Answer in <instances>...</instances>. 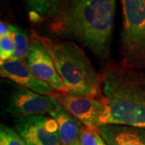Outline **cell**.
Instances as JSON below:
<instances>
[{
    "mask_svg": "<svg viewBox=\"0 0 145 145\" xmlns=\"http://www.w3.org/2000/svg\"><path fill=\"white\" fill-rule=\"evenodd\" d=\"M116 0H66L50 16L49 31L87 47L103 61L110 54Z\"/></svg>",
    "mask_w": 145,
    "mask_h": 145,
    "instance_id": "obj_1",
    "label": "cell"
},
{
    "mask_svg": "<svg viewBox=\"0 0 145 145\" xmlns=\"http://www.w3.org/2000/svg\"><path fill=\"white\" fill-rule=\"evenodd\" d=\"M102 94L106 105L102 125L145 129V75L122 64L109 65L102 75Z\"/></svg>",
    "mask_w": 145,
    "mask_h": 145,
    "instance_id": "obj_2",
    "label": "cell"
},
{
    "mask_svg": "<svg viewBox=\"0 0 145 145\" xmlns=\"http://www.w3.org/2000/svg\"><path fill=\"white\" fill-rule=\"evenodd\" d=\"M52 57L66 93L78 96H102L99 76L80 47L72 41H61L40 36Z\"/></svg>",
    "mask_w": 145,
    "mask_h": 145,
    "instance_id": "obj_3",
    "label": "cell"
},
{
    "mask_svg": "<svg viewBox=\"0 0 145 145\" xmlns=\"http://www.w3.org/2000/svg\"><path fill=\"white\" fill-rule=\"evenodd\" d=\"M122 65L140 70L145 69V0H121Z\"/></svg>",
    "mask_w": 145,
    "mask_h": 145,
    "instance_id": "obj_4",
    "label": "cell"
},
{
    "mask_svg": "<svg viewBox=\"0 0 145 145\" xmlns=\"http://www.w3.org/2000/svg\"><path fill=\"white\" fill-rule=\"evenodd\" d=\"M52 96L85 127L98 131L102 126L101 120L106 110L103 95L78 96L65 92H54Z\"/></svg>",
    "mask_w": 145,
    "mask_h": 145,
    "instance_id": "obj_5",
    "label": "cell"
},
{
    "mask_svg": "<svg viewBox=\"0 0 145 145\" xmlns=\"http://www.w3.org/2000/svg\"><path fill=\"white\" fill-rule=\"evenodd\" d=\"M24 62L36 78L50 86L55 92L66 93V88L56 69L51 54L40 36L36 33L31 34Z\"/></svg>",
    "mask_w": 145,
    "mask_h": 145,
    "instance_id": "obj_6",
    "label": "cell"
},
{
    "mask_svg": "<svg viewBox=\"0 0 145 145\" xmlns=\"http://www.w3.org/2000/svg\"><path fill=\"white\" fill-rule=\"evenodd\" d=\"M58 104L52 95H43L24 87H17L10 93L7 111L14 118L49 114Z\"/></svg>",
    "mask_w": 145,
    "mask_h": 145,
    "instance_id": "obj_7",
    "label": "cell"
},
{
    "mask_svg": "<svg viewBox=\"0 0 145 145\" xmlns=\"http://www.w3.org/2000/svg\"><path fill=\"white\" fill-rule=\"evenodd\" d=\"M16 129L27 145H61L58 125L44 114L17 119Z\"/></svg>",
    "mask_w": 145,
    "mask_h": 145,
    "instance_id": "obj_8",
    "label": "cell"
},
{
    "mask_svg": "<svg viewBox=\"0 0 145 145\" xmlns=\"http://www.w3.org/2000/svg\"><path fill=\"white\" fill-rule=\"evenodd\" d=\"M0 75L3 78L10 80L20 87L40 94L52 95L55 92L50 86L36 78L24 61L15 57L0 62Z\"/></svg>",
    "mask_w": 145,
    "mask_h": 145,
    "instance_id": "obj_9",
    "label": "cell"
},
{
    "mask_svg": "<svg viewBox=\"0 0 145 145\" xmlns=\"http://www.w3.org/2000/svg\"><path fill=\"white\" fill-rule=\"evenodd\" d=\"M97 131L107 145H145L144 128L108 123Z\"/></svg>",
    "mask_w": 145,
    "mask_h": 145,
    "instance_id": "obj_10",
    "label": "cell"
},
{
    "mask_svg": "<svg viewBox=\"0 0 145 145\" xmlns=\"http://www.w3.org/2000/svg\"><path fill=\"white\" fill-rule=\"evenodd\" d=\"M49 115L57 121L61 145H71L79 138L83 125L59 103Z\"/></svg>",
    "mask_w": 145,
    "mask_h": 145,
    "instance_id": "obj_11",
    "label": "cell"
},
{
    "mask_svg": "<svg viewBox=\"0 0 145 145\" xmlns=\"http://www.w3.org/2000/svg\"><path fill=\"white\" fill-rule=\"evenodd\" d=\"M9 28L11 31L15 44V58L24 61L28 52L30 40H28L26 31L18 26L9 24Z\"/></svg>",
    "mask_w": 145,
    "mask_h": 145,
    "instance_id": "obj_12",
    "label": "cell"
},
{
    "mask_svg": "<svg viewBox=\"0 0 145 145\" xmlns=\"http://www.w3.org/2000/svg\"><path fill=\"white\" fill-rule=\"evenodd\" d=\"M63 0H27L33 12L38 16H51L62 4Z\"/></svg>",
    "mask_w": 145,
    "mask_h": 145,
    "instance_id": "obj_13",
    "label": "cell"
},
{
    "mask_svg": "<svg viewBox=\"0 0 145 145\" xmlns=\"http://www.w3.org/2000/svg\"><path fill=\"white\" fill-rule=\"evenodd\" d=\"M0 145H27L17 131L4 124L0 126Z\"/></svg>",
    "mask_w": 145,
    "mask_h": 145,
    "instance_id": "obj_14",
    "label": "cell"
},
{
    "mask_svg": "<svg viewBox=\"0 0 145 145\" xmlns=\"http://www.w3.org/2000/svg\"><path fill=\"white\" fill-rule=\"evenodd\" d=\"M15 44L12 34L0 36V60L1 61H8L15 57Z\"/></svg>",
    "mask_w": 145,
    "mask_h": 145,
    "instance_id": "obj_15",
    "label": "cell"
},
{
    "mask_svg": "<svg viewBox=\"0 0 145 145\" xmlns=\"http://www.w3.org/2000/svg\"><path fill=\"white\" fill-rule=\"evenodd\" d=\"M99 136L97 131L88 129L83 126L79 135V140L82 145H99Z\"/></svg>",
    "mask_w": 145,
    "mask_h": 145,
    "instance_id": "obj_16",
    "label": "cell"
},
{
    "mask_svg": "<svg viewBox=\"0 0 145 145\" xmlns=\"http://www.w3.org/2000/svg\"><path fill=\"white\" fill-rule=\"evenodd\" d=\"M10 30L9 28V24H6L5 23H3V21H1L0 24V36H6L10 34Z\"/></svg>",
    "mask_w": 145,
    "mask_h": 145,
    "instance_id": "obj_17",
    "label": "cell"
},
{
    "mask_svg": "<svg viewBox=\"0 0 145 145\" xmlns=\"http://www.w3.org/2000/svg\"><path fill=\"white\" fill-rule=\"evenodd\" d=\"M99 145H107L106 143H105V141L102 139V137H101L100 135L99 136Z\"/></svg>",
    "mask_w": 145,
    "mask_h": 145,
    "instance_id": "obj_18",
    "label": "cell"
},
{
    "mask_svg": "<svg viewBox=\"0 0 145 145\" xmlns=\"http://www.w3.org/2000/svg\"><path fill=\"white\" fill-rule=\"evenodd\" d=\"M71 145H82L81 142H80V140H79V138H78L77 140H75V141H74Z\"/></svg>",
    "mask_w": 145,
    "mask_h": 145,
    "instance_id": "obj_19",
    "label": "cell"
}]
</instances>
